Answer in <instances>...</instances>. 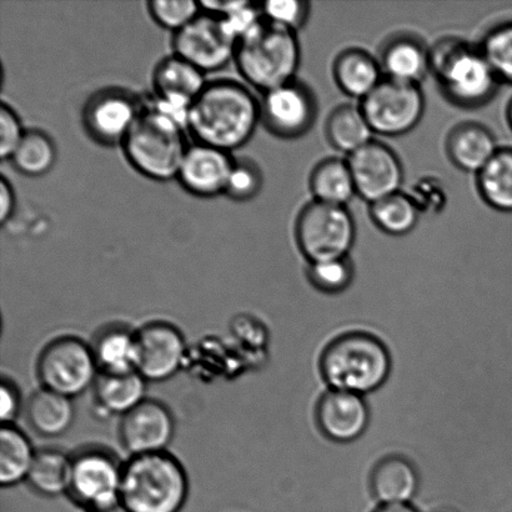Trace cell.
I'll return each mask as SVG.
<instances>
[{
  "label": "cell",
  "instance_id": "cell-3",
  "mask_svg": "<svg viewBox=\"0 0 512 512\" xmlns=\"http://www.w3.org/2000/svg\"><path fill=\"white\" fill-rule=\"evenodd\" d=\"M188 495L187 471L167 451L132 456L123 465L120 504L128 512H180Z\"/></svg>",
  "mask_w": 512,
  "mask_h": 512
},
{
  "label": "cell",
  "instance_id": "cell-38",
  "mask_svg": "<svg viewBox=\"0 0 512 512\" xmlns=\"http://www.w3.org/2000/svg\"><path fill=\"white\" fill-rule=\"evenodd\" d=\"M260 8L266 22L294 33L304 27L310 15V4L303 0H273Z\"/></svg>",
  "mask_w": 512,
  "mask_h": 512
},
{
  "label": "cell",
  "instance_id": "cell-40",
  "mask_svg": "<svg viewBox=\"0 0 512 512\" xmlns=\"http://www.w3.org/2000/svg\"><path fill=\"white\" fill-rule=\"evenodd\" d=\"M25 135L22 122L15 110L7 103L0 107V158L10 160Z\"/></svg>",
  "mask_w": 512,
  "mask_h": 512
},
{
  "label": "cell",
  "instance_id": "cell-34",
  "mask_svg": "<svg viewBox=\"0 0 512 512\" xmlns=\"http://www.w3.org/2000/svg\"><path fill=\"white\" fill-rule=\"evenodd\" d=\"M479 47L500 83L512 84V20L491 28Z\"/></svg>",
  "mask_w": 512,
  "mask_h": 512
},
{
  "label": "cell",
  "instance_id": "cell-32",
  "mask_svg": "<svg viewBox=\"0 0 512 512\" xmlns=\"http://www.w3.org/2000/svg\"><path fill=\"white\" fill-rule=\"evenodd\" d=\"M58 152L54 140L43 130H28L22 143L9 162L17 172L27 177H42L57 163Z\"/></svg>",
  "mask_w": 512,
  "mask_h": 512
},
{
  "label": "cell",
  "instance_id": "cell-5",
  "mask_svg": "<svg viewBox=\"0 0 512 512\" xmlns=\"http://www.w3.org/2000/svg\"><path fill=\"white\" fill-rule=\"evenodd\" d=\"M234 60L242 77L264 94L295 79L299 40L296 33L263 19L238 40Z\"/></svg>",
  "mask_w": 512,
  "mask_h": 512
},
{
  "label": "cell",
  "instance_id": "cell-4",
  "mask_svg": "<svg viewBox=\"0 0 512 512\" xmlns=\"http://www.w3.org/2000/svg\"><path fill=\"white\" fill-rule=\"evenodd\" d=\"M391 356L386 345L368 333H348L326 346L320 373L331 390L373 393L389 378Z\"/></svg>",
  "mask_w": 512,
  "mask_h": 512
},
{
  "label": "cell",
  "instance_id": "cell-10",
  "mask_svg": "<svg viewBox=\"0 0 512 512\" xmlns=\"http://www.w3.org/2000/svg\"><path fill=\"white\" fill-rule=\"evenodd\" d=\"M123 465L104 449L82 450L72 456L69 495L88 512L120 504Z\"/></svg>",
  "mask_w": 512,
  "mask_h": 512
},
{
  "label": "cell",
  "instance_id": "cell-31",
  "mask_svg": "<svg viewBox=\"0 0 512 512\" xmlns=\"http://www.w3.org/2000/svg\"><path fill=\"white\" fill-rule=\"evenodd\" d=\"M479 194L489 207L512 213V149L500 148L478 174Z\"/></svg>",
  "mask_w": 512,
  "mask_h": 512
},
{
  "label": "cell",
  "instance_id": "cell-2",
  "mask_svg": "<svg viewBox=\"0 0 512 512\" xmlns=\"http://www.w3.org/2000/svg\"><path fill=\"white\" fill-rule=\"evenodd\" d=\"M430 73L456 107L476 109L495 98L500 80L480 47L463 39H441L430 49Z\"/></svg>",
  "mask_w": 512,
  "mask_h": 512
},
{
  "label": "cell",
  "instance_id": "cell-25",
  "mask_svg": "<svg viewBox=\"0 0 512 512\" xmlns=\"http://www.w3.org/2000/svg\"><path fill=\"white\" fill-rule=\"evenodd\" d=\"M147 383L138 371L127 374H99L94 385L99 408L112 415H127L147 400Z\"/></svg>",
  "mask_w": 512,
  "mask_h": 512
},
{
  "label": "cell",
  "instance_id": "cell-15",
  "mask_svg": "<svg viewBox=\"0 0 512 512\" xmlns=\"http://www.w3.org/2000/svg\"><path fill=\"white\" fill-rule=\"evenodd\" d=\"M348 164L353 174L356 194L370 205L401 192L404 183L403 164L388 145L373 140L349 155Z\"/></svg>",
  "mask_w": 512,
  "mask_h": 512
},
{
  "label": "cell",
  "instance_id": "cell-20",
  "mask_svg": "<svg viewBox=\"0 0 512 512\" xmlns=\"http://www.w3.org/2000/svg\"><path fill=\"white\" fill-rule=\"evenodd\" d=\"M499 149L493 132L479 123L458 125L446 140L451 163L466 173L479 174Z\"/></svg>",
  "mask_w": 512,
  "mask_h": 512
},
{
  "label": "cell",
  "instance_id": "cell-35",
  "mask_svg": "<svg viewBox=\"0 0 512 512\" xmlns=\"http://www.w3.org/2000/svg\"><path fill=\"white\" fill-rule=\"evenodd\" d=\"M310 283L326 294H339L349 288L354 278V266L349 258L311 263L308 268Z\"/></svg>",
  "mask_w": 512,
  "mask_h": 512
},
{
  "label": "cell",
  "instance_id": "cell-19",
  "mask_svg": "<svg viewBox=\"0 0 512 512\" xmlns=\"http://www.w3.org/2000/svg\"><path fill=\"white\" fill-rule=\"evenodd\" d=\"M369 409L363 396L329 390L316 406V420L326 438L336 443H351L365 433Z\"/></svg>",
  "mask_w": 512,
  "mask_h": 512
},
{
  "label": "cell",
  "instance_id": "cell-16",
  "mask_svg": "<svg viewBox=\"0 0 512 512\" xmlns=\"http://www.w3.org/2000/svg\"><path fill=\"white\" fill-rule=\"evenodd\" d=\"M137 371L150 383L172 379L182 368L187 353L185 339L174 325L155 321L137 333Z\"/></svg>",
  "mask_w": 512,
  "mask_h": 512
},
{
  "label": "cell",
  "instance_id": "cell-23",
  "mask_svg": "<svg viewBox=\"0 0 512 512\" xmlns=\"http://www.w3.org/2000/svg\"><path fill=\"white\" fill-rule=\"evenodd\" d=\"M383 69L369 53L348 49L336 58L334 78L341 92L350 98L364 100L383 82Z\"/></svg>",
  "mask_w": 512,
  "mask_h": 512
},
{
  "label": "cell",
  "instance_id": "cell-36",
  "mask_svg": "<svg viewBox=\"0 0 512 512\" xmlns=\"http://www.w3.org/2000/svg\"><path fill=\"white\" fill-rule=\"evenodd\" d=\"M148 9L155 23L174 34L202 13L199 2L195 0H153L148 3Z\"/></svg>",
  "mask_w": 512,
  "mask_h": 512
},
{
  "label": "cell",
  "instance_id": "cell-21",
  "mask_svg": "<svg viewBox=\"0 0 512 512\" xmlns=\"http://www.w3.org/2000/svg\"><path fill=\"white\" fill-rule=\"evenodd\" d=\"M380 67L386 78L419 85L430 73V49L410 34H399L381 50Z\"/></svg>",
  "mask_w": 512,
  "mask_h": 512
},
{
  "label": "cell",
  "instance_id": "cell-11",
  "mask_svg": "<svg viewBox=\"0 0 512 512\" xmlns=\"http://www.w3.org/2000/svg\"><path fill=\"white\" fill-rule=\"evenodd\" d=\"M237 43L222 18L204 12L173 38L174 55L187 60L204 74L227 67L234 60Z\"/></svg>",
  "mask_w": 512,
  "mask_h": 512
},
{
  "label": "cell",
  "instance_id": "cell-29",
  "mask_svg": "<svg viewBox=\"0 0 512 512\" xmlns=\"http://www.w3.org/2000/svg\"><path fill=\"white\" fill-rule=\"evenodd\" d=\"M326 137L341 153L354 154L373 142V129L363 110L355 105H341L330 114L326 122Z\"/></svg>",
  "mask_w": 512,
  "mask_h": 512
},
{
  "label": "cell",
  "instance_id": "cell-45",
  "mask_svg": "<svg viewBox=\"0 0 512 512\" xmlns=\"http://www.w3.org/2000/svg\"><path fill=\"white\" fill-rule=\"evenodd\" d=\"M92 512H128L127 509L124 508L122 504H117L114 506H110V508L92 511Z\"/></svg>",
  "mask_w": 512,
  "mask_h": 512
},
{
  "label": "cell",
  "instance_id": "cell-33",
  "mask_svg": "<svg viewBox=\"0 0 512 512\" xmlns=\"http://www.w3.org/2000/svg\"><path fill=\"white\" fill-rule=\"evenodd\" d=\"M420 212L408 193H396L370 205V218L381 232L403 237L416 228Z\"/></svg>",
  "mask_w": 512,
  "mask_h": 512
},
{
  "label": "cell",
  "instance_id": "cell-39",
  "mask_svg": "<svg viewBox=\"0 0 512 512\" xmlns=\"http://www.w3.org/2000/svg\"><path fill=\"white\" fill-rule=\"evenodd\" d=\"M408 194L420 214H439L448 203V194L444 185L433 177L419 179Z\"/></svg>",
  "mask_w": 512,
  "mask_h": 512
},
{
  "label": "cell",
  "instance_id": "cell-27",
  "mask_svg": "<svg viewBox=\"0 0 512 512\" xmlns=\"http://www.w3.org/2000/svg\"><path fill=\"white\" fill-rule=\"evenodd\" d=\"M309 184L316 202L336 207H346L358 195L348 160L331 158L319 163L311 173Z\"/></svg>",
  "mask_w": 512,
  "mask_h": 512
},
{
  "label": "cell",
  "instance_id": "cell-43",
  "mask_svg": "<svg viewBox=\"0 0 512 512\" xmlns=\"http://www.w3.org/2000/svg\"><path fill=\"white\" fill-rule=\"evenodd\" d=\"M0 200V223L5 224L13 217L17 205L13 185L5 177L0 179Z\"/></svg>",
  "mask_w": 512,
  "mask_h": 512
},
{
  "label": "cell",
  "instance_id": "cell-28",
  "mask_svg": "<svg viewBox=\"0 0 512 512\" xmlns=\"http://www.w3.org/2000/svg\"><path fill=\"white\" fill-rule=\"evenodd\" d=\"M35 456L33 445L22 430L14 425H3L0 431V484L3 488L27 481Z\"/></svg>",
  "mask_w": 512,
  "mask_h": 512
},
{
  "label": "cell",
  "instance_id": "cell-37",
  "mask_svg": "<svg viewBox=\"0 0 512 512\" xmlns=\"http://www.w3.org/2000/svg\"><path fill=\"white\" fill-rule=\"evenodd\" d=\"M263 180V172L254 160H235L225 194L235 202H248L261 192Z\"/></svg>",
  "mask_w": 512,
  "mask_h": 512
},
{
  "label": "cell",
  "instance_id": "cell-12",
  "mask_svg": "<svg viewBox=\"0 0 512 512\" xmlns=\"http://www.w3.org/2000/svg\"><path fill=\"white\" fill-rule=\"evenodd\" d=\"M143 110L140 100L127 90H98L84 104L83 127L89 137L100 145L112 147L123 144Z\"/></svg>",
  "mask_w": 512,
  "mask_h": 512
},
{
  "label": "cell",
  "instance_id": "cell-44",
  "mask_svg": "<svg viewBox=\"0 0 512 512\" xmlns=\"http://www.w3.org/2000/svg\"><path fill=\"white\" fill-rule=\"evenodd\" d=\"M375 512H418L410 504L383 505Z\"/></svg>",
  "mask_w": 512,
  "mask_h": 512
},
{
  "label": "cell",
  "instance_id": "cell-18",
  "mask_svg": "<svg viewBox=\"0 0 512 512\" xmlns=\"http://www.w3.org/2000/svg\"><path fill=\"white\" fill-rule=\"evenodd\" d=\"M235 159L222 149L205 144L189 147L179 170L182 187L197 197L210 198L225 194Z\"/></svg>",
  "mask_w": 512,
  "mask_h": 512
},
{
  "label": "cell",
  "instance_id": "cell-41",
  "mask_svg": "<svg viewBox=\"0 0 512 512\" xmlns=\"http://www.w3.org/2000/svg\"><path fill=\"white\" fill-rule=\"evenodd\" d=\"M0 398H2L0 418H2L3 425H13L14 420L18 418L20 406H22V396L13 381L3 379L2 385H0Z\"/></svg>",
  "mask_w": 512,
  "mask_h": 512
},
{
  "label": "cell",
  "instance_id": "cell-46",
  "mask_svg": "<svg viewBox=\"0 0 512 512\" xmlns=\"http://www.w3.org/2000/svg\"><path fill=\"white\" fill-rule=\"evenodd\" d=\"M506 117H508V122L512 130V99L510 100L508 110H506Z\"/></svg>",
  "mask_w": 512,
  "mask_h": 512
},
{
  "label": "cell",
  "instance_id": "cell-7",
  "mask_svg": "<svg viewBox=\"0 0 512 512\" xmlns=\"http://www.w3.org/2000/svg\"><path fill=\"white\" fill-rule=\"evenodd\" d=\"M295 238L309 264L348 258L356 239L355 220L346 207L314 200L301 210Z\"/></svg>",
  "mask_w": 512,
  "mask_h": 512
},
{
  "label": "cell",
  "instance_id": "cell-24",
  "mask_svg": "<svg viewBox=\"0 0 512 512\" xmlns=\"http://www.w3.org/2000/svg\"><path fill=\"white\" fill-rule=\"evenodd\" d=\"M100 374H127L138 368V339L124 326L100 331L92 344Z\"/></svg>",
  "mask_w": 512,
  "mask_h": 512
},
{
  "label": "cell",
  "instance_id": "cell-8",
  "mask_svg": "<svg viewBox=\"0 0 512 512\" xmlns=\"http://www.w3.org/2000/svg\"><path fill=\"white\" fill-rule=\"evenodd\" d=\"M37 374L43 389L73 400L92 388L100 373L92 345L74 336H63L40 353Z\"/></svg>",
  "mask_w": 512,
  "mask_h": 512
},
{
  "label": "cell",
  "instance_id": "cell-1",
  "mask_svg": "<svg viewBox=\"0 0 512 512\" xmlns=\"http://www.w3.org/2000/svg\"><path fill=\"white\" fill-rule=\"evenodd\" d=\"M260 102L247 85L232 79L208 83L190 108L188 129L197 143L232 153L253 138Z\"/></svg>",
  "mask_w": 512,
  "mask_h": 512
},
{
  "label": "cell",
  "instance_id": "cell-6",
  "mask_svg": "<svg viewBox=\"0 0 512 512\" xmlns=\"http://www.w3.org/2000/svg\"><path fill=\"white\" fill-rule=\"evenodd\" d=\"M184 127L153 107L144 108L122 147L132 167L155 182L177 179L188 152Z\"/></svg>",
  "mask_w": 512,
  "mask_h": 512
},
{
  "label": "cell",
  "instance_id": "cell-42",
  "mask_svg": "<svg viewBox=\"0 0 512 512\" xmlns=\"http://www.w3.org/2000/svg\"><path fill=\"white\" fill-rule=\"evenodd\" d=\"M247 3L248 2H242V0H220V2H215V0H203V2H199L202 12L215 15V17L219 18L229 17V15L242 9Z\"/></svg>",
  "mask_w": 512,
  "mask_h": 512
},
{
  "label": "cell",
  "instance_id": "cell-9",
  "mask_svg": "<svg viewBox=\"0 0 512 512\" xmlns=\"http://www.w3.org/2000/svg\"><path fill=\"white\" fill-rule=\"evenodd\" d=\"M360 108L374 134L401 137L423 119L425 97L420 85L384 78L373 93L361 100Z\"/></svg>",
  "mask_w": 512,
  "mask_h": 512
},
{
  "label": "cell",
  "instance_id": "cell-14",
  "mask_svg": "<svg viewBox=\"0 0 512 512\" xmlns=\"http://www.w3.org/2000/svg\"><path fill=\"white\" fill-rule=\"evenodd\" d=\"M153 84L157 93L153 108L187 128L190 108L208 84L202 70L173 55L157 65Z\"/></svg>",
  "mask_w": 512,
  "mask_h": 512
},
{
  "label": "cell",
  "instance_id": "cell-22",
  "mask_svg": "<svg viewBox=\"0 0 512 512\" xmlns=\"http://www.w3.org/2000/svg\"><path fill=\"white\" fill-rule=\"evenodd\" d=\"M371 491L383 505L409 504L419 488L414 465L401 456L379 461L370 478Z\"/></svg>",
  "mask_w": 512,
  "mask_h": 512
},
{
  "label": "cell",
  "instance_id": "cell-17",
  "mask_svg": "<svg viewBox=\"0 0 512 512\" xmlns=\"http://www.w3.org/2000/svg\"><path fill=\"white\" fill-rule=\"evenodd\" d=\"M175 434V420L167 406L157 400H145L124 415L119 426L123 448L132 456L167 451Z\"/></svg>",
  "mask_w": 512,
  "mask_h": 512
},
{
  "label": "cell",
  "instance_id": "cell-26",
  "mask_svg": "<svg viewBox=\"0 0 512 512\" xmlns=\"http://www.w3.org/2000/svg\"><path fill=\"white\" fill-rule=\"evenodd\" d=\"M25 413L35 433L45 438H58L68 433L75 419L72 399L43 388L29 399Z\"/></svg>",
  "mask_w": 512,
  "mask_h": 512
},
{
  "label": "cell",
  "instance_id": "cell-30",
  "mask_svg": "<svg viewBox=\"0 0 512 512\" xmlns=\"http://www.w3.org/2000/svg\"><path fill=\"white\" fill-rule=\"evenodd\" d=\"M72 478V456L55 449L40 450L28 476L35 493L47 498L68 494Z\"/></svg>",
  "mask_w": 512,
  "mask_h": 512
},
{
  "label": "cell",
  "instance_id": "cell-13",
  "mask_svg": "<svg viewBox=\"0 0 512 512\" xmlns=\"http://www.w3.org/2000/svg\"><path fill=\"white\" fill-rule=\"evenodd\" d=\"M261 123L275 137L296 139L309 132L318 115V102L308 85L291 80L264 93Z\"/></svg>",
  "mask_w": 512,
  "mask_h": 512
}]
</instances>
